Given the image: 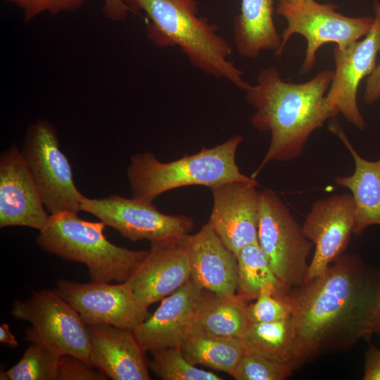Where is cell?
Listing matches in <instances>:
<instances>
[{"instance_id":"cell-22","label":"cell","mask_w":380,"mask_h":380,"mask_svg":"<svg viewBox=\"0 0 380 380\" xmlns=\"http://www.w3.org/2000/svg\"><path fill=\"white\" fill-rule=\"evenodd\" d=\"M180 348L193 365L222 371L230 376L245 353L240 338L215 336L195 326Z\"/></svg>"},{"instance_id":"cell-33","label":"cell","mask_w":380,"mask_h":380,"mask_svg":"<svg viewBox=\"0 0 380 380\" xmlns=\"http://www.w3.org/2000/svg\"><path fill=\"white\" fill-rule=\"evenodd\" d=\"M102 13L109 20L123 22L128 18L131 11L123 0H104Z\"/></svg>"},{"instance_id":"cell-14","label":"cell","mask_w":380,"mask_h":380,"mask_svg":"<svg viewBox=\"0 0 380 380\" xmlns=\"http://www.w3.org/2000/svg\"><path fill=\"white\" fill-rule=\"evenodd\" d=\"M258 182H229L210 188L213 204L209 224L236 255L258 242Z\"/></svg>"},{"instance_id":"cell-36","label":"cell","mask_w":380,"mask_h":380,"mask_svg":"<svg viewBox=\"0 0 380 380\" xmlns=\"http://www.w3.org/2000/svg\"><path fill=\"white\" fill-rule=\"evenodd\" d=\"M305 0H278V4L287 5L289 6H298Z\"/></svg>"},{"instance_id":"cell-13","label":"cell","mask_w":380,"mask_h":380,"mask_svg":"<svg viewBox=\"0 0 380 380\" xmlns=\"http://www.w3.org/2000/svg\"><path fill=\"white\" fill-rule=\"evenodd\" d=\"M355 220L352 194H335L312 204L302 225L305 236L315 246L305 280L323 273L344 253L353 234Z\"/></svg>"},{"instance_id":"cell-15","label":"cell","mask_w":380,"mask_h":380,"mask_svg":"<svg viewBox=\"0 0 380 380\" xmlns=\"http://www.w3.org/2000/svg\"><path fill=\"white\" fill-rule=\"evenodd\" d=\"M207 291L191 279L161 300L147 319L133 331L142 349L181 347L193 330Z\"/></svg>"},{"instance_id":"cell-10","label":"cell","mask_w":380,"mask_h":380,"mask_svg":"<svg viewBox=\"0 0 380 380\" xmlns=\"http://www.w3.org/2000/svg\"><path fill=\"white\" fill-rule=\"evenodd\" d=\"M80 210L95 215L132 241L146 239L152 243L178 239L189 234L194 226L188 216L166 215L151 202L115 194L102 198L84 196Z\"/></svg>"},{"instance_id":"cell-3","label":"cell","mask_w":380,"mask_h":380,"mask_svg":"<svg viewBox=\"0 0 380 380\" xmlns=\"http://www.w3.org/2000/svg\"><path fill=\"white\" fill-rule=\"evenodd\" d=\"M131 12L142 11L146 34L159 48L179 47L191 65L245 91L251 85L229 60L232 47L207 18L199 17L196 0H123Z\"/></svg>"},{"instance_id":"cell-26","label":"cell","mask_w":380,"mask_h":380,"mask_svg":"<svg viewBox=\"0 0 380 380\" xmlns=\"http://www.w3.org/2000/svg\"><path fill=\"white\" fill-rule=\"evenodd\" d=\"M61 355L44 344L30 343L18 363L1 371V380H57Z\"/></svg>"},{"instance_id":"cell-17","label":"cell","mask_w":380,"mask_h":380,"mask_svg":"<svg viewBox=\"0 0 380 380\" xmlns=\"http://www.w3.org/2000/svg\"><path fill=\"white\" fill-rule=\"evenodd\" d=\"M191 279V267L182 238L151 243V248L128 280L146 307L162 300Z\"/></svg>"},{"instance_id":"cell-23","label":"cell","mask_w":380,"mask_h":380,"mask_svg":"<svg viewBox=\"0 0 380 380\" xmlns=\"http://www.w3.org/2000/svg\"><path fill=\"white\" fill-rule=\"evenodd\" d=\"M247 305L237 293L220 296L207 291L195 327L215 336L241 339L250 323Z\"/></svg>"},{"instance_id":"cell-4","label":"cell","mask_w":380,"mask_h":380,"mask_svg":"<svg viewBox=\"0 0 380 380\" xmlns=\"http://www.w3.org/2000/svg\"><path fill=\"white\" fill-rule=\"evenodd\" d=\"M243 137L237 134L212 148L162 162L149 151L132 156L127 175L132 197L153 202L160 194L187 186L210 189L229 182H258L243 174L236 153Z\"/></svg>"},{"instance_id":"cell-28","label":"cell","mask_w":380,"mask_h":380,"mask_svg":"<svg viewBox=\"0 0 380 380\" xmlns=\"http://www.w3.org/2000/svg\"><path fill=\"white\" fill-rule=\"evenodd\" d=\"M293 370L289 363L245 350L232 376L236 380H284Z\"/></svg>"},{"instance_id":"cell-11","label":"cell","mask_w":380,"mask_h":380,"mask_svg":"<svg viewBox=\"0 0 380 380\" xmlns=\"http://www.w3.org/2000/svg\"><path fill=\"white\" fill-rule=\"evenodd\" d=\"M54 291L72 305L87 325L108 324L134 331L150 316L128 281L118 284L59 279Z\"/></svg>"},{"instance_id":"cell-18","label":"cell","mask_w":380,"mask_h":380,"mask_svg":"<svg viewBox=\"0 0 380 380\" xmlns=\"http://www.w3.org/2000/svg\"><path fill=\"white\" fill-rule=\"evenodd\" d=\"M182 242L188 255L191 279L201 289L220 296L237 293L236 255L229 250L209 223Z\"/></svg>"},{"instance_id":"cell-25","label":"cell","mask_w":380,"mask_h":380,"mask_svg":"<svg viewBox=\"0 0 380 380\" xmlns=\"http://www.w3.org/2000/svg\"><path fill=\"white\" fill-rule=\"evenodd\" d=\"M241 340L246 352L291 365L294 329L291 317L272 322H250Z\"/></svg>"},{"instance_id":"cell-27","label":"cell","mask_w":380,"mask_h":380,"mask_svg":"<svg viewBox=\"0 0 380 380\" xmlns=\"http://www.w3.org/2000/svg\"><path fill=\"white\" fill-rule=\"evenodd\" d=\"M148 366L163 380H222L213 372L196 367L183 355L180 347H170L150 352Z\"/></svg>"},{"instance_id":"cell-29","label":"cell","mask_w":380,"mask_h":380,"mask_svg":"<svg viewBox=\"0 0 380 380\" xmlns=\"http://www.w3.org/2000/svg\"><path fill=\"white\" fill-rule=\"evenodd\" d=\"M289 293L280 294L269 289L263 290L255 302L247 305L248 320L251 322H272L289 318L292 309Z\"/></svg>"},{"instance_id":"cell-34","label":"cell","mask_w":380,"mask_h":380,"mask_svg":"<svg viewBox=\"0 0 380 380\" xmlns=\"http://www.w3.org/2000/svg\"><path fill=\"white\" fill-rule=\"evenodd\" d=\"M380 98V63L367 77L363 99L367 104H372Z\"/></svg>"},{"instance_id":"cell-24","label":"cell","mask_w":380,"mask_h":380,"mask_svg":"<svg viewBox=\"0 0 380 380\" xmlns=\"http://www.w3.org/2000/svg\"><path fill=\"white\" fill-rule=\"evenodd\" d=\"M236 258L237 293L247 302L256 299L265 289H272L280 294H287L291 291L276 276L258 242L243 248Z\"/></svg>"},{"instance_id":"cell-20","label":"cell","mask_w":380,"mask_h":380,"mask_svg":"<svg viewBox=\"0 0 380 380\" xmlns=\"http://www.w3.org/2000/svg\"><path fill=\"white\" fill-rule=\"evenodd\" d=\"M335 118L331 119L328 129L341 139L350 153L355 170L351 175L336 177L334 182L352 193L355 205L353 234L360 236L369 226L380 225V157L375 161L363 158Z\"/></svg>"},{"instance_id":"cell-16","label":"cell","mask_w":380,"mask_h":380,"mask_svg":"<svg viewBox=\"0 0 380 380\" xmlns=\"http://www.w3.org/2000/svg\"><path fill=\"white\" fill-rule=\"evenodd\" d=\"M39 189L15 144L0 156V227L23 226L40 231L49 215Z\"/></svg>"},{"instance_id":"cell-2","label":"cell","mask_w":380,"mask_h":380,"mask_svg":"<svg viewBox=\"0 0 380 380\" xmlns=\"http://www.w3.org/2000/svg\"><path fill=\"white\" fill-rule=\"evenodd\" d=\"M333 76L334 71L324 70L305 82L291 83L270 65L244 91L246 102L255 110L251 124L271 134L267 151L252 178L271 161L291 162L300 157L312 132L338 115V108L326 96Z\"/></svg>"},{"instance_id":"cell-5","label":"cell","mask_w":380,"mask_h":380,"mask_svg":"<svg viewBox=\"0 0 380 380\" xmlns=\"http://www.w3.org/2000/svg\"><path fill=\"white\" fill-rule=\"evenodd\" d=\"M106 226L102 221H87L70 211L49 214L36 243L46 253L85 265L91 281H127L148 251H132L112 243L103 234Z\"/></svg>"},{"instance_id":"cell-1","label":"cell","mask_w":380,"mask_h":380,"mask_svg":"<svg viewBox=\"0 0 380 380\" xmlns=\"http://www.w3.org/2000/svg\"><path fill=\"white\" fill-rule=\"evenodd\" d=\"M294 329L291 366L347 350L380 336V270L343 253L289 293Z\"/></svg>"},{"instance_id":"cell-32","label":"cell","mask_w":380,"mask_h":380,"mask_svg":"<svg viewBox=\"0 0 380 380\" xmlns=\"http://www.w3.org/2000/svg\"><path fill=\"white\" fill-rule=\"evenodd\" d=\"M363 380H380V348L370 346L365 353Z\"/></svg>"},{"instance_id":"cell-21","label":"cell","mask_w":380,"mask_h":380,"mask_svg":"<svg viewBox=\"0 0 380 380\" xmlns=\"http://www.w3.org/2000/svg\"><path fill=\"white\" fill-rule=\"evenodd\" d=\"M274 0H241L240 12L233 23L234 40L238 53L257 58L263 51L276 53L281 35L274 23Z\"/></svg>"},{"instance_id":"cell-7","label":"cell","mask_w":380,"mask_h":380,"mask_svg":"<svg viewBox=\"0 0 380 380\" xmlns=\"http://www.w3.org/2000/svg\"><path fill=\"white\" fill-rule=\"evenodd\" d=\"M258 240L282 283L292 289L305 281L313 243L289 208L272 190L260 191Z\"/></svg>"},{"instance_id":"cell-8","label":"cell","mask_w":380,"mask_h":380,"mask_svg":"<svg viewBox=\"0 0 380 380\" xmlns=\"http://www.w3.org/2000/svg\"><path fill=\"white\" fill-rule=\"evenodd\" d=\"M337 6L305 0L298 6L277 4L276 12L285 18L287 27L281 35V45L275 56H280L290 39L298 34L304 37L307 47L300 74L312 70L317 51L324 44L334 43L343 49L365 37L370 30L374 17H349L336 11Z\"/></svg>"},{"instance_id":"cell-30","label":"cell","mask_w":380,"mask_h":380,"mask_svg":"<svg viewBox=\"0 0 380 380\" xmlns=\"http://www.w3.org/2000/svg\"><path fill=\"white\" fill-rule=\"evenodd\" d=\"M20 8L25 23L32 22L35 18L49 13L54 16L61 13L76 11L84 5L87 0H3Z\"/></svg>"},{"instance_id":"cell-31","label":"cell","mask_w":380,"mask_h":380,"mask_svg":"<svg viewBox=\"0 0 380 380\" xmlns=\"http://www.w3.org/2000/svg\"><path fill=\"white\" fill-rule=\"evenodd\" d=\"M108 376L89 362L71 355H61L57 380H103Z\"/></svg>"},{"instance_id":"cell-9","label":"cell","mask_w":380,"mask_h":380,"mask_svg":"<svg viewBox=\"0 0 380 380\" xmlns=\"http://www.w3.org/2000/svg\"><path fill=\"white\" fill-rule=\"evenodd\" d=\"M21 153L49 213H77L84 195L75 184L72 167L60 148L54 126L45 120L32 123Z\"/></svg>"},{"instance_id":"cell-12","label":"cell","mask_w":380,"mask_h":380,"mask_svg":"<svg viewBox=\"0 0 380 380\" xmlns=\"http://www.w3.org/2000/svg\"><path fill=\"white\" fill-rule=\"evenodd\" d=\"M372 8L373 25L365 38L343 49H334L335 70L326 94L346 120L360 130L366 128V123L357 106V90L361 81L375 69L380 51V1H374Z\"/></svg>"},{"instance_id":"cell-6","label":"cell","mask_w":380,"mask_h":380,"mask_svg":"<svg viewBox=\"0 0 380 380\" xmlns=\"http://www.w3.org/2000/svg\"><path fill=\"white\" fill-rule=\"evenodd\" d=\"M11 312L15 319L31 324L25 331L26 341L44 344L60 355H71L91 364L87 326L54 290L41 289L25 300H15Z\"/></svg>"},{"instance_id":"cell-19","label":"cell","mask_w":380,"mask_h":380,"mask_svg":"<svg viewBox=\"0 0 380 380\" xmlns=\"http://www.w3.org/2000/svg\"><path fill=\"white\" fill-rule=\"evenodd\" d=\"M91 364L113 380H149L145 351L132 330L87 325Z\"/></svg>"},{"instance_id":"cell-35","label":"cell","mask_w":380,"mask_h":380,"mask_svg":"<svg viewBox=\"0 0 380 380\" xmlns=\"http://www.w3.org/2000/svg\"><path fill=\"white\" fill-rule=\"evenodd\" d=\"M0 342L11 348H15L18 345L15 337L10 330L9 325L7 324H2L0 326Z\"/></svg>"}]
</instances>
